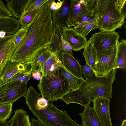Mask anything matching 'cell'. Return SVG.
I'll list each match as a JSON object with an SVG mask.
<instances>
[{
  "instance_id": "cell-11",
  "label": "cell",
  "mask_w": 126,
  "mask_h": 126,
  "mask_svg": "<svg viewBox=\"0 0 126 126\" xmlns=\"http://www.w3.org/2000/svg\"><path fill=\"white\" fill-rule=\"evenodd\" d=\"M62 37L75 51L84 48L87 42V38L77 32L73 28H63Z\"/></svg>"
},
{
  "instance_id": "cell-44",
  "label": "cell",
  "mask_w": 126,
  "mask_h": 126,
  "mask_svg": "<svg viewBox=\"0 0 126 126\" xmlns=\"http://www.w3.org/2000/svg\"><path fill=\"white\" fill-rule=\"evenodd\" d=\"M121 126H126V119L124 120L121 124Z\"/></svg>"
},
{
  "instance_id": "cell-14",
  "label": "cell",
  "mask_w": 126,
  "mask_h": 126,
  "mask_svg": "<svg viewBox=\"0 0 126 126\" xmlns=\"http://www.w3.org/2000/svg\"><path fill=\"white\" fill-rule=\"evenodd\" d=\"M61 7L52 11L53 26L63 28L67 27L71 5V0H63Z\"/></svg>"
},
{
  "instance_id": "cell-37",
  "label": "cell",
  "mask_w": 126,
  "mask_h": 126,
  "mask_svg": "<svg viewBox=\"0 0 126 126\" xmlns=\"http://www.w3.org/2000/svg\"><path fill=\"white\" fill-rule=\"evenodd\" d=\"M126 0H117L116 4L122 14L126 17Z\"/></svg>"
},
{
  "instance_id": "cell-42",
  "label": "cell",
  "mask_w": 126,
  "mask_h": 126,
  "mask_svg": "<svg viewBox=\"0 0 126 126\" xmlns=\"http://www.w3.org/2000/svg\"><path fill=\"white\" fill-rule=\"evenodd\" d=\"M7 36L3 37L0 36V49L4 41Z\"/></svg>"
},
{
  "instance_id": "cell-15",
  "label": "cell",
  "mask_w": 126,
  "mask_h": 126,
  "mask_svg": "<svg viewBox=\"0 0 126 126\" xmlns=\"http://www.w3.org/2000/svg\"><path fill=\"white\" fill-rule=\"evenodd\" d=\"M64 68L76 77L82 78V73L79 62L72 56L64 52L56 54Z\"/></svg>"
},
{
  "instance_id": "cell-21",
  "label": "cell",
  "mask_w": 126,
  "mask_h": 126,
  "mask_svg": "<svg viewBox=\"0 0 126 126\" xmlns=\"http://www.w3.org/2000/svg\"><path fill=\"white\" fill-rule=\"evenodd\" d=\"M84 48L83 54L86 64L93 69L95 74L97 62L96 50L89 40L87 41Z\"/></svg>"
},
{
  "instance_id": "cell-7",
  "label": "cell",
  "mask_w": 126,
  "mask_h": 126,
  "mask_svg": "<svg viewBox=\"0 0 126 126\" xmlns=\"http://www.w3.org/2000/svg\"><path fill=\"white\" fill-rule=\"evenodd\" d=\"M96 1V0H71L67 27L75 26L83 16L93 11Z\"/></svg>"
},
{
  "instance_id": "cell-24",
  "label": "cell",
  "mask_w": 126,
  "mask_h": 126,
  "mask_svg": "<svg viewBox=\"0 0 126 126\" xmlns=\"http://www.w3.org/2000/svg\"><path fill=\"white\" fill-rule=\"evenodd\" d=\"M117 0H96L93 12L99 18L109 11L116 4Z\"/></svg>"
},
{
  "instance_id": "cell-29",
  "label": "cell",
  "mask_w": 126,
  "mask_h": 126,
  "mask_svg": "<svg viewBox=\"0 0 126 126\" xmlns=\"http://www.w3.org/2000/svg\"><path fill=\"white\" fill-rule=\"evenodd\" d=\"M47 0H28L21 17L30 11L39 8Z\"/></svg>"
},
{
  "instance_id": "cell-25",
  "label": "cell",
  "mask_w": 126,
  "mask_h": 126,
  "mask_svg": "<svg viewBox=\"0 0 126 126\" xmlns=\"http://www.w3.org/2000/svg\"><path fill=\"white\" fill-rule=\"evenodd\" d=\"M61 74L65 78L69 85L71 90L79 88L85 81L83 78H78L67 71L62 64L59 66Z\"/></svg>"
},
{
  "instance_id": "cell-39",
  "label": "cell",
  "mask_w": 126,
  "mask_h": 126,
  "mask_svg": "<svg viewBox=\"0 0 126 126\" xmlns=\"http://www.w3.org/2000/svg\"><path fill=\"white\" fill-rule=\"evenodd\" d=\"M32 76L34 79L37 80H40L42 76L41 72L38 70H35L32 73Z\"/></svg>"
},
{
  "instance_id": "cell-12",
  "label": "cell",
  "mask_w": 126,
  "mask_h": 126,
  "mask_svg": "<svg viewBox=\"0 0 126 126\" xmlns=\"http://www.w3.org/2000/svg\"><path fill=\"white\" fill-rule=\"evenodd\" d=\"M15 34L7 35L0 49V74L10 61L17 46L14 41Z\"/></svg>"
},
{
  "instance_id": "cell-4",
  "label": "cell",
  "mask_w": 126,
  "mask_h": 126,
  "mask_svg": "<svg viewBox=\"0 0 126 126\" xmlns=\"http://www.w3.org/2000/svg\"><path fill=\"white\" fill-rule=\"evenodd\" d=\"M117 69H113L105 76L96 77L95 79L90 83H84L86 94L92 101L96 97H112V85L116 79Z\"/></svg>"
},
{
  "instance_id": "cell-16",
  "label": "cell",
  "mask_w": 126,
  "mask_h": 126,
  "mask_svg": "<svg viewBox=\"0 0 126 126\" xmlns=\"http://www.w3.org/2000/svg\"><path fill=\"white\" fill-rule=\"evenodd\" d=\"M61 99L67 105L75 103L84 106L89 105L91 101L86 94L83 83L78 89L69 91Z\"/></svg>"
},
{
  "instance_id": "cell-40",
  "label": "cell",
  "mask_w": 126,
  "mask_h": 126,
  "mask_svg": "<svg viewBox=\"0 0 126 126\" xmlns=\"http://www.w3.org/2000/svg\"><path fill=\"white\" fill-rule=\"evenodd\" d=\"M30 122L31 126H44L38 120L32 119Z\"/></svg>"
},
{
  "instance_id": "cell-28",
  "label": "cell",
  "mask_w": 126,
  "mask_h": 126,
  "mask_svg": "<svg viewBox=\"0 0 126 126\" xmlns=\"http://www.w3.org/2000/svg\"><path fill=\"white\" fill-rule=\"evenodd\" d=\"M38 9L26 13L18 20L20 26V28H25L32 22L37 13Z\"/></svg>"
},
{
  "instance_id": "cell-33",
  "label": "cell",
  "mask_w": 126,
  "mask_h": 126,
  "mask_svg": "<svg viewBox=\"0 0 126 126\" xmlns=\"http://www.w3.org/2000/svg\"><path fill=\"white\" fill-rule=\"evenodd\" d=\"M97 17H98L97 15L94 14L93 11L88 12L81 17L77 24L74 28H78L82 26Z\"/></svg>"
},
{
  "instance_id": "cell-9",
  "label": "cell",
  "mask_w": 126,
  "mask_h": 126,
  "mask_svg": "<svg viewBox=\"0 0 126 126\" xmlns=\"http://www.w3.org/2000/svg\"><path fill=\"white\" fill-rule=\"evenodd\" d=\"M120 35L114 31H101L92 34L89 40L96 51L108 49L117 44Z\"/></svg>"
},
{
  "instance_id": "cell-18",
  "label": "cell",
  "mask_w": 126,
  "mask_h": 126,
  "mask_svg": "<svg viewBox=\"0 0 126 126\" xmlns=\"http://www.w3.org/2000/svg\"><path fill=\"white\" fill-rule=\"evenodd\" d=\"M83 112L79 114L82 120L81 126H102L99 121L93 107L89 105L84 106Z\"/></svg>"
},
{
  "instance_id": "cell-35",
  "label": "cell",
  "mask_w": 126,
  "mask_h": 126,
  "mask_svg": "<svg viewBox=\"0 0 126 126\" xmlns=\"http://www.w3.org/2000/svg\"><path fill=\"white\" fill-rule=\"evenodd\" d=\"M12 16L6 5L0 0V18L7 17Z\"/></svg>"
},
{
  "instance_id": "cell-26",
  "label": "cell",
  "mask_w": 126,
  "mask_h": 126,
  "mask_svg": "<svg viewBox=\"0 0 126 126\" xmlns=\"http://www.w3.org/2000/svg\"><path fill=\"white\" fill-rule=\"evenodd\" d=\"M14 115L8 121V126H25V118L27 112L22 108L14 111Z\"/></svg>"
},
{
  "instance_id": "cell-19",
  "label": "cell",
  "mask_w": 126,
  "mask_h": 126,
  "mask_svg": "<svg viewBox=\"0 0 126 126\" xmlns=\"http://www.w3.org/2000/svg\"><path fill=\"white\" fill-rule=\"evenodd\" d=\"M62 64L57 55L52 54L47 61L38 64L37 70L41 72L42 75L45 76L55 70Z\"/></svg>"
},
{
  "instance_id": "cell-32",
  "label": "cell",
  "mask_w": 126,
  "mask_h": 126,
  "mask_svg": "<svg viewBox=\"0 0 126 126\" xmlns=\"http://www.w3.org/2000/svg\"><path fill=\"white\" fill-rule=\"evenodd\" d=\"M52 54L46 49L39 55L32 62V72L37 69L38 64L47 61Z\"/></svg>"
},
{
  "instance_id": "cell-27",
  "label": "cell",
  "mask_w": 126,
  "mask_h": 126,
  "mask_svg": "<svg viewBox=\"0 0 126 126\" xmlns=\"http://www.w3.org/2000/svg\"><path fill=\"white\" fill-rule=\"evenodd\" d=\"M98 19L99 18L97 17L82 26L78 28H73L78 33L86 37L92 30L98 28Z\"/></svg>"
},
{
  "instance_id": "cell-23",
  "label": "cell",
  "mask_w": 126,
  "mask_h": 126,
  "mask_svg": "<svg viewBox=\"0 0 126 126\" xmlns=\"http://www.w3.org/2000/svg\"><path fill=\"white\" fill-rule=\"evenodd\" d=\"M126 67V40L123 39L118 42L115 69H125Z\"/></svg>"
},
{
  "instance_id": "cell-31",
  "label": "cell",
  "mask_w": 126,
  "mask_h": 126,
  "mask_svg": "<svg viewBox=\"0 0 126 126\" xmlns=\"http://www.w3.org/2000/svg\"><path fill=\"white\" fill-rule=\"evenodd\" d=\"M13 104L7 103L0 105V122L6 121L12 113Z\"/></svg>"
},
{
  "instance_id": "cell-1",
  "label": "cell",
  "mask_w": 126,
  "mask_h": 126,
  "mask_svg": "<svg viewBox=\"0 0 126 126\" xmlns=\"http://www.w3.org/2000/svg\"><path fill=\"white\" fill-rule=\"evenodd\" d=\"M52 11L47 1L38 9L10 61L21 63L32 62L50 43L53 26Z\"/></svg>"
},
{
  "instance_id": "cell-30",
  "label": "cell",
  "mask_w": 126,
  "mask_h": 126,
  "mask_svg": "<svg viewBox=\"0 0 126 126\" xmlns=\"http://www.w3.org/2000/svg\"><path fill=\"white\" fill-rule=\"evenodd\" d=\"M80 66L84 77L86 78L85 82L87 84L93 81L96 76L93 69L86 64L83 66L80 65Z\"/></svg>"
},
{
  "instance_id": "cell-8",
  "label": "cell",
  "mask_w": 126,
  "mask_h": 126,
  "mask_svg": "<svg viewBox=\"0 0 126 126\" xmlns=\"http://www.w3.org/2000/svg\"><path fill=\"white\" fill-rule=\"evenodd\" d=\"M116 2L109 11L99 18L98 28L100 31H114L121 28L125 23V17L118 8Z\"/></svg>"
},
{
  "instance_id": "cell-38",
  "label": "cell",
  "mask_w": 126,
  "mask_h": 126,
  "mask_svg": "<svg viewBox=\"0 0 126 126\" xmlns=\"http://www.w3.org/2000/svg\"><path fill=\"white\" fill-rule=\"evenodd\" d=\"M50 9L52 11L55 10L59 9L61 6L63 1H60L59 2H56L54 0H48Z\"/></svg>"
},
{
  "instance_id": "cell-10",
  "label": "cell",
  "mask_w": 126,
  "mask_h": 126,
  "mask_svg": "<svg viewBox=\"0 0 126 126\" xmlns=\"http://www.w3.org/2000/svg\"><path fill=\"white\" fill-rule=\"evenodd\" d=\"M92 101L93 108L100 123L102 126H113L110 113V100L104 96L94 98Z\"/></svg>"
},
{
  "instance_id": "cell-17",
  "label": "cell",
  "mask_w": 126,
  "mask_h": 126,
  "mask_svg": "<svg viewBox=\"0 0 126 126\" xmlns=\"http://www.w3.org/2000/svg\"><path fill=\"white\" fill-rule=\"evenodd\" d=\"M20 28L17 19L13 16L0 18V36L14 34Z\"/></svg>"
},
{
  "instance_id": "cell-6",
  "label": "cell",
  "mask_w": 126,
  "mask_h": 126,
  "mask_svg": "<svg viewBox=\"0 0 126 126\" xmlns=\"http://www.w3.org/2000/svg\"><path fill=\"white\" fill-rule=\"evenodd\" d=\"M27 83L16 81L0 86V105L13 104L24 96L27 92Z\"/></svg>"
},
{
  "instance_id": "cell-34",
  "label": "cell",
  "mask_w": 126,
  "mask_h": 126,
  "mask_svg": "<svg viewBox=\"0 0 126 126\" xmlns=\"http://www.w3.org/2000/svg\"><path fill=\"white\" fill-rule=\"evenodd\" d=\"M26 32V28H20L15 34L14 41L17 47L19 45L23 38Z\"/></svg>"
},
{
  "instance_id": "cell-43",
  "label": "cell",
  "mask_w": 126,
  "mask_h": 126,
  "mask_svg": "<svg viewBox=\"0 0 126 126\" xmlns=\"http://www.w3.org/2000/svg\"><path fill=\"white\" fill-rule=\"evenodd\" d=\"M9 123L8 121L0 122V126H8Z\"/></svg>"
},
{
  "instance_id": "cell-13",
  "label": "cell",
  "mask_w": 126,
  "mask_h": 126,
  "mask_svg": "<svg viewBox=\"0 0 126 126\" xmlns=\"http://www.w3.org/2000/svg\"><path fill=\"white\" fill-rule=\"evenodd\" d=\"M32 62L21 63L8 62L0 74V85L19 72L32 69Z\"/></svg>"
},
{
  "instance_id": "cell-36",
  "label": "cell",
  "mask_w": 126,
  "mask_h": 126,
  "mask_svg": "<svg viewBox=\"0 0 126 126\" xmlns=\"http://www.w3.org/2000/svg\"><path fill=\"white\" fill-rule=\"evenodd\" d=\"M62 47L63 52L73 56V54L72 52L73 49L65 40L62 37H61Z\"/></svg>"
},
{
  "instance_id": "cell-2",
  "label": "cell",
  "mask_w": 126,
  "mask_h": 126,
  "mask_svg": "<svg viewBox=\"0 0 126 126\" xmlns=\"http://www.w3.org/2000/svg\"><path fill=\"white\" fill-rule=\"evenodd\" d=\"M40 95L30 86L24 97L29 108L44 126H79L66 111L61 110L50 102L43 107L38 106L37 101Z\"/></svg>"
},
{
  "instance_id": "cell-3",
  "label": "cell",
  "mask_w": 126,
  "mask_h": 126,
  "mask_svg": "<svg viewBox=\"0 0 126 126\" xmlns=\"http://www.w3.org/2000/svg\"><path fill=\"white\" fill-rule=\"evenodd\" d=\"M38 86L42 97L49 102L61 99L71 90L59 67L46 75H42Z\"/></svg>"
},
{
  "instance_id": "cell-20",
  "label": "cell",
  "mask_w": 126,
  "mask_h": 126,
  "mask_svg": "<svg viewBox=\"0 0 126 126\" xmlns=\"http://www.w3.org/2000/svg\"><path fill=\"white\" fill-rule=\"evenodd\" d=\"M62 29L61 27L53 26L52 39L50 43L46 49L52 54L63 52L61 42Z\"/></svg>"
},
{
  "instance_id": "cell-5",
  "label": "cell",
  "mask_w": 126,
  "mask_h": 126,
  "mask_svg": "<svg viewBox=\"0 0 126 126\" xmlns=\"http://www.w3.org/2000/svg\"><path fill=\"white\" fill-rule=\"evenodd\" d=\"M117 44L107 50L96 51L97 62L95 74L96 77L105 76L112 70L115 69Z\"/></svg>"
},
{
  "instance_id": "cell-41",
  "label": "cell",
  "mask_w": 126,
  "mask_h": 126,
  "mask_svg": "<svg viewBox=\"0 0 126 126\" xmlns=\"http://www.w3.org/2000/svg\"><path fill=\"white\" fill-rule=\"evenodd\" d=\"M25 126H31L30 120L29 116L27 115L25 118Z\"/></svg>"
},
{
  "instance_id": "cell-22",
  "label": "cell",
  "mask_w": 126,
  "mask_h": 126,
  "mask_svg": "<svg viewBox=\"0 0 126 126\" xmlns=\"http://www.w3.org/2000/svg\"><path fill=\"white\" fill-rule=\"evenodd\" d=\"M28 0H6V6L12 16L17 19L21 17Z\"/></svg>"
}]
</instances>
